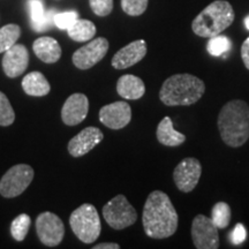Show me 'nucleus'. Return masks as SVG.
<instances>
[{
    "label": "nucleus",
    "mask_w": 249,
    "mask_h": 249,
    "mask_svg": "<svg viewBox=\"0 0 249 249\" xmlns=\"http://www.w3.org/2000/svg\"><path fill=\"white\" fill-rule=\"evenodd\" d=\"M92 12L98 17H107L113 9V0H89Z\"/></svg>",
    "instance_id": "obj_30"
},
{
    "label": "nucleus",
    "mask_w": 249,
    "mask_h": 249,
    "mask_svg": "<svg viewBox=\"0 0 249 249\" xmlns=\"http://www.w3.org/2000/svg\"><path fill=\"white\" fill-rule=\"evenodd\" d=\"M192 239L197 249H217L219 247L218 229L211 218L197 214L192 224Z\"/></svg>",
    "instance_id": "obj_9"
},
{
    "label": "nucleus",
    "mask_w": 249,
    "mask_h": 249,
    "mask_svg": "<svg viewBox=\"0 0 249 249\" xmlns=\"http://www.w3.org/2000/svg\"><path fill=\"white\" fill-rule=\"evenodd\" d=\"M246 238H247V231H246L245 226L242 224H236L231 233L232 244L235 246L241 245L246 240Z\"/></svg>",
    "instance_id": "obj_31"
},
{
    "label": "nucleus",
    "mask_w": 249,
    "mask_h": 249,
    "mask_svg": "<svg viewBox=\"0 0 249 249\" xmlns=\"http://www.w3.org/2000/svg\"><path fill=\"white\" fill-rule=\"evenodd\" d=\"M68 36L75 42H88L96 35V27L91 21L85 18H77L67 29Z\"/></svg>",
    "instance_id": "obj_22"
},
{
    "label": "nucleus",
    "mask_w": 249,
    "mask_h": 249,
    "mask_svg": "<svg viewBox=\"0 0 249 249\" xmlns=\"http://www.w3.org/2000/svg\"><path fill=\"white\" fill-rule=\"evenodd\" d=\"M108 51V42L104 37L91 39L88 44L74 52L71 60L79 70H89L98 64Z\"/></svg>",
    "instance_id": "obj_10"
},
{
    "label": "nucleus",
    "mask_w": 249,
    "mask_h": 249,
    "mask_svg": "<svg viewBox=\"0 0 249 249\" xmlns=\"http://www.w3.org/2000/svg\"><path fill=\"white\" fill-rule=\"evenodd\" d=\"M218 129L227 145L238 148L249 139V105L240 99L226 103L218 116Z\"/></svg>",
    "instance_id": "obj_2"
},
{
    "label": "nucleus",
    "mask_w": 249,
    "mask_h": 249,
    "mask_svg": "<svg viewBox=\"0 0 249 249\" xmlns=\"http://www.w3.org/2000/svg\"><path fill=\"white\" fill-rule=\"evenodd\" d=\"M23 91L34 97H42L48 95L51 90L49 81L40 71H31L22 80Z\"/></svg>",
    "instance_id": "obj_21"
},
{
    "label": "nucleus",
    "mask_w": 249,
    "mask_h": 249,
    "mask_svg": "<svg viewBox=\"0 0 249 249\" xmlns=\"http://www.w3.org/2000/svg\"><path fill=\"white\" fill-rule=\"evenodd\" d=\"M33 179V167L27 164L14 165L0 180V194L6 198L17 197L26 191Z\"/></svg>",
    "instance_id": "obj_7"
},
{
    "label": "nucleus",
    "mask_w": 249,
    "mask_h": 249,
    "mask_svg": "<svg viewBox=\"0 0 249 249\" xmlns=\"http://www.w3.org/2000/svg\"><path fill=\"white\" fill-rule=\"evenodd\" d=\"M89 101L83 93H73L61 108V119L67 126H76L88 116Z\"/></svg>",
    "instance_id": "obj_13"
},
{
    "label": "nucleus",
    "mask_w": 249,
    "mask_h": 249,
    "mask_svg": "<svg viewBox=\"0 0 249 249\" xmlns=\"http://www.w3.org/2000/svg\"><path fill=\"white\" fill-rule=\"evenodd\" d=\"M79 18V14L75 11L62 12V13H57L54 15V26L59 29H68L71 24Z\"/></svg>",
    "instance_id": "obj_29"
},
{
    "label": "nucleus",
    "mask_w": 249,
    "mask_h": 249,
    "mask_svg": "<svg viewBox=\"0 0 249 249\" xmlns=\"http://www.w3.org/2000/svg\"><path fill=\"white\" fill-rule=\"evenodd\" d=\"M36 231L40 242L48 247H55L64 239L65 227L57 214L42 213L36 219Z\"/></svg>",
    "instance_id": "obj_8"
},
{
    "label": "nucleus",
    "mask_w": 249,
    "mask_h": 249,
    "mask_svg": "<svg viewBox=\"0 0 249 249\" xmlns=\"http://www.w3.org/2000/svg\"><path fill=\"white\" fill-rule=\"evenodd\" d=\"M202 174L201 163L196 158H185L174 169L173 179L179 191L189 193L197 186Z\"/></svg>",
    "instance_id": "obj_11"
},
{
    "label": "nucleus",
    "mask_w": 249,
    "mask_h": 249,
    "mask_svg": "<svg viewBox=\"0 0 249 249\" xmlns=\"http://www.w3.org/2000/svg\"><path fill=\"white\" fill-rule=\"evenodd\" d=\"M105 222L114 230L132 226L138 219V213L124 195H117L103 207Z\"/></svg>",
    "instance_id": "obj_6"
},
{
    "label": "nucleus",
    "mask_w": 249,
    "mask_h": 249,
    "mask_svg": "<svg viewBox=\"0 0 249 249\" xmlns=\"http://www.w3.org/2000/svg\"><path fill=\"white\" fill-rule=\"evenodd\" d=\"M234 21V11L229 1L216 0L207 6L194 18L192 29L197 36L204 38L220 35Z\"/></svg>",
    "instance_id": "obj_4"
},
{
    "label": "nucleus",
    "mask_w": 249,
    "mask_h": 249,
    "mask_svg": "<svg viewBox=\"0 0 249 249\" xmlns=\"http://www.w3.org/2000/svg\"><path fill=\"white\" fill-rule=\"evenodd\" d=\"M120 246L114 242H104V244H99L93 246V249H119Z\"/></svg>",
    "instance_id": "obj_33"
},
{
    "label": "nucleus",
    "mask_w": 249,
    "mask_h": 249,
    "mask_svg": "<svg viewBox=\"0 0 249 249\" xmlns=\"http://www.w3.org/2000/svg\"><path fill=\"white\" fill-rule=\"evenodd\" d=\"M15 112L8 98L4 92L0 91V126H9L14 123Z\"/></svg>",
    "instance_id": "obj_27"
},
{
    "label": "nucleus",
    "mask_w": 249,
    "mask_h": 249,
    "mask_svg": "<svg viewBox=\"0 0 249 249\" xmlns=\"http://www.w3.org/2000/svg\"><path fill=\"white\" fill-rule=\"evenodd\" d=\"M70 225L79 240L92 244L98 239L102 231L101 218L92 204L85 203L71 213Z\"/></svg>",
    "instance_id": "obj_5"
},
{
    "label": "nucleus",
    "mask_w": 249,
    "mask_h": 249,
    "mask_svg": "<svg viewBox=\"0 0 249 249\" xmlns=\"http://www.w3.org/2000/svg\"><path fill=\"white\" fill-rule=\"evenodd\" d=\"M232 43L229 39V37L223 35H217L211 37L209 42H208L207 50L211 55L214 57H220V55L225 54L226 52L230 51Z\"/></svg>",
    "instance_id": "obj_26"
},
{
    "label": "nucleus",
    "mask_w": 249,
    "mask_h": 249,
    "mask_svg": "<svg viewBox=\"0 0 249 249\" xmlns=\"http://www.w3.org/2000/svg\"><path fill=\"white\" fill-rule=\"evenodd\" d=\"M132 120V108L126 102H114L99 111V121L111 129H121Z\"/></svg>",
    "instance_id": "obj_12"
},
{
    "label": "nucleus",
    "mask_w": 249,
    "mask_h": 249,
    "mask_svg": "<svg viewBox=\"0 0 249 249\" xmlns=\"http://www.w3.org/2000/svg\"><path fill=\"white\" fill-rule=\"evenodd\" d=\"M156 134L160 143L166 147H178L186 141V136L173 128V123L170 117H165L160 121Z\"/></svg>",
    "instance_id": "obj_20"
},
{
    "label": "nucleus",
    "mask_w": 249,
    "mask_h": 249,
    "mask_svg": "<svg viewBox=\"0 0 249 249\" xmlns=\"http://www.w3.org/2000/svg\"><path fill=\"white\" fill-rule=\"evenodd\" d=\"M143 229L152 239L170 238L178 229V213L169 195L154 191L148 196L143 208Z\"/></svg>",
    "instance_id": "obj_1"
},
{
    "label": "nucleus",
    "mask_w": 249,
    "mask_h": 249,
    "mask_svg": "<svg viewBox=\"0 0 249 249\" xmlns=\"http://www.w3.org/2000/svg\"><path fill=\"white\" fill-rule=\"evenodd\" d=\"M211 220L217 229H226L231 223V208L225 202H218L211 210Z\"/></svg>",
    "instance_id": "obj_24"
},
{
    "label": "nucleus",
    "mask_w": 249,
    "mask_h": 249,
    "mask_svg": "<svg viewBox=\"0 0 249 249\" xmlns=\"http://www.w3.org/2000/svg\"><path fill=\"white\" fill-rule=\"evenodd\" d=\"M28 6H29L31 27L37 33L48 30L54 24V15L57 11L53 8L49 9L45 12L44 5L42 0H28Z\"/></svg>",
    "instance_id": "obj_17"
},
{
    "label": "nucleus",
    "mask_w": 249,
    "mask_h": 249,
    "mask_svg": "<svg viewBox=\"0 0 249 249\" xmlns=\"http://www.w3.org/2000/svg\"><path fill=\"white\" fill-rule=\"evenodd\" d=\"M31 219L27 213H21L11 224V234L17 241H23L29 232Z\"/></svg>",
    "instance_id": "obj_25"
},
{
    "label": "nucleus",
    "mask_w": 249,
    "mask_h": 249,
    "mask_svg": "<svg viewBox=\"0 0 249 249\" xmlns=\"http://www.w3.org/2000/svg\"><path fill=\"white\" fill-rule=\"evenodd\" d=\"M241 57L247 70H249V37L245 40L241 46Z\"/></svg>",
    "instance_id": "obj_32"
},
{
    "label": "nucleus",
    "mask_w": 249,
    "mask_h": 249,
    "mask_svg": "<svg viewBox=\"0 0 249 249\" xmlns=\"http://www.w3.org/2000/svg\"><path fill=\"white\" fill-rule=\"evenodd\" d=\"M33 50L39 60L45 64H54L61 57V48L52 37H39L33 44Z\"/></svg>",
    "instance_id": "obj_18"
},
{
    "label": "nucleus",
    "mask_w": 249,
    "mask_h": 249,
    "mask_svg": "<svg viewBox=\"0 0 249 249\" xmlns=\"http://www.w3.org/2000/svg\"><path fill=\"white\" fill-rule=\"evenodd\" d=\"M245 27L249 30V15L248 17H246V18H245Z\"/></svg>",
    "instance_id": "obj_34"
},
{
    "label": "nucleus",
    "mask_w": 249,
    "mask_h": 249,
    "mask_svg": "<svg viewBox=\"0 0 249 249\" xmlns=\"http://www.w3.org/2000/svg\"><path fill=\"white\" fill-rule=\"evenodd\" d=\"M147 54V44L143 39L134 40L120 49L112 58V66L116 70H126L142 60Z\"/></svg>",
    "instance_id": "obj_16"
},
{
    "label": "nucleus",
    "mask_w": 249,
    "mask_h": 249,
    "mask_svg": "<svg viewBox=\"0 0 249 249\" xmlns=\"http://www.w3.org/2000/svg\"><path fill=\"white\" fill-rule=\"evenodd\" d=\"M117 91L124 99H140L144 95L145 86L140 77L126 74L118 80Z\"/></svg>",
    "instance_id": "obj_19"
},
{
    "label": "nucleus",
    "mask_w": 249,
    "mask_h": 249,
    "mask_svg": "<svg viewBox=\"0 0 249 249\" xmlns=\"http://www.w3.org/2000/svg\"><path fill=\"white\" fill-rule=\"evenodd\" d=\"M204 91V82L197 76L176 74L164 81L160 98L166 107H188L200 101Z\"/></svg>",
    "instance_id": "obj_3"
},
{
    "label": "nucleus",
    "mask_w": 249,
    "mask_h": 249,
    "mask_svg": "<svg viewBox=\"0 0 249 249\" xmlns=\"http://www.w3.org/2000/svg\"><path fill=\"white\" fill-rule=\"evenodd\" d=\"M1 64L5 74L11 79L23 74L29 64V53L26 46L22 44H14L12 48H9L7 51H5Z\"/></svg>",
    "instance_id": "obj_15"
},
{
    "label": "nucleus",
    "mask_w": 249,
    "mask_h": 249,
    "mask_svg": "<svg viewBox=\"0 0 249 249\" xmlns=\"http://www.w3.org/2000/svg\"><path fill=\"white\" fill-rule=\"evenodd\" d=\"M148 1L149 0H121V7L124 13L130 17H139L145 12Z\"/></svg>",
    "instance_id": "obj_28"
},
{
    "label": "nucleus",
    "mask_w": 249,
    "mask_h": 249,
    "mask_svg": "<svg viewBox=\"0 0 249 249\" xmlns=\"http://www.w3.org/2000/svg\"><path fill=\"white\" fill-rule=\"evenodd\" d=\"M21 28L18 24L11 23L0 28V53L7 51L20 38Z\"/></svg>",
    "instance_id": "obj_23"
},
{
    "label": "nucleus",
    "mask_w": 249,
    "mask_h": 249,
    "mask_svg": "<svg viewBox=\"0 0 249 249\" xmlns=\"http://www.w3.org/2000/svg\"><path fill=\"white\" fill-rule=\"evenodd\" d=\"M102 130L97 127H87L74 136L68 143V152L73 157H81L91 151L96 145L103 141Z\"/></svg>",
    "instance_id": "obj_14"
}]
</instances>
